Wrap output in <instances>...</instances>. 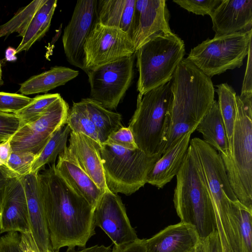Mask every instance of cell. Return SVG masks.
<instances>
[{
	"instance_id": "2",
	"label": "cell",
	"mask_w": 252,
	"mask_h": 252,
	"mask_svg": "<svg viewBox=\"0 0 252 252\" xmlns=\"http://www.w3.org/2000/svg\"><path fill=\"white\" fill-rule=\"evenodd\" d=\"M170 89L172 98L161 155L183 134L192 133L196 130L215 100V89L211 78L186 58L174 71Z\"/></svg>"
},
{
	"instance_id": "35",
	"label": "cell",
	"mask_w": 252,
	"mask_h": 252,
	"mask_svg": "<svg viewBox=\"0 0 252 252\" xmlns=\"http://www.w3.org/2000/svg\"><path fill=\"white\" fill-rule=\"evenodd\" d=\"M32 99L23 94L0 92V111L15 113L27 105Z\"/></svg>"
},
{
	"instance_id": "47",
	"label": "cell",
	"mask_w": 252,
	"mask_h": 252,
	"mask_svg": "<svg viewBox=\"0 0 252 252\" xmlns=\"http://www.w3.org/2000/svg\"><path fill=\"white\" fill-rule=\"evenodd\" d=\"M192 252H206L203 240H200Z\"/></svg>"
},
{
	"instance_id": "10",
	"label": "cell",
	"mask_w": 252,
	"mask_h": 252,
	"mask_svg": "<svg viewBox=\"0 0 252 252\" xmlns=\"http://www.w3.org/2000/svg\"><path fill=\"white\" fill-rule=\"evenodd\" d=\"M84 51L83 71L86 73L96 67L135 53L128 33L96 21L86 41Z\"/></svg>"
},
{
	"instance_id": "48",
	"label": "cell",
	"mask_w": 252,
	"mask_h": 252,
	"mask_svg": "<svg viewBox=\"0 0 252 252\" xmlns=\"http://www.w3.org/2000/svg\"><path fill=\"white\" fill-rule=\"evenodd\" d=\"M3 84V81L2 78V69H1V63L0 61V86Z\"/></svg>"
},
{
	"instance_id": "19",
	"label": "cell",
	"mask_w": 252,
	"mask_h": 252,
	"mask_svg": "<svg viewBox=\"0 0 252 252\" xmlns=\"http://www.w3.org/2000/svg\"><path fill=\"white\" fill-rule=\"evenodd\" d=\"M29 212L31 234L42 252L53 250L40 197L37 174L30 173L22 177Z\"/></svg>"
},
{
	"instance_id": "9",
	"label": "cell",
	"mask_w": 252,
	"mask_h": 252,
	"mask_svg": "<svg viewBox=\"0 0 252 252\" xmlns=\"http://www.w3.org/2000/svg\"><path fill=\"white\" fill-rule=\"evenodd\" d=\"M134 59L133 55L88 71L90 98L106 109H115L133 79Z\"/></svg>"
},
{
	"instance_id": "30",
	"label": "cell",
	"mask_w": 252,
	"mask_h": 252,
	"mask_svg": "<svg viewBox=\"0 0 252 252\" xmlns=\"http://www.w3.org/2000/svg\"><path fill=\"white\" fill-rule=\"evenodd\" d=\"M66 124L71 131L84 134L101 145L98 131L81 101L73 102Z\"/></svg>"
},
{
	"instance_id": "33",
	"label": "cell",
	"mask_w": 252,
	"mask_h": 252,
	"mask_svg": "<svg viewBox=\"0 0 252 252\" xmlns=\"http://www.w3.org/2000/svg\"><path fill=\"white\" fill-rule=\"evenodd\" d=\"M252 211L244 206L240 207V231L243 252H252Z\"/></svg>"
},
{
	"instance_id": "14",
	"label": "cell",
	"mask_w": 252,
	"mask_h": 252,
	"mask_svg": "<svg viewBox=\"0 0 252 252\" xmlns=\"http://www.w3.org/2000/svg\"><path fill=\"white\" fill-rule=\"evenodd\" d=\"M166 0H136L130 37L135 51L154 37L172 32Z\"/></svg>"
},
{
	"instance_id": "23",
	"label": "cell",
	"mask_w": 252,
	"mask_h": 252,
	"mask_svg": "<svg viewBox=\"0 0 252 252\" xmlns=\"http://www.w3.org/2000/svg\"><path fill=\"white\" fill-rule=\"evenodd\" d=\"M203 141L218 151L220 157L229 155L228 139L218 102L214 100L211 109L199 123L196 130Z\"/></svg>"
},
{
	"instance_id": "40",
	"label": "cell",
	"mask_w": 252,
	"mask_h": 252,
	"mask_svg": "<svg viewBox=\"0 0 252 252\" xmlns=\"http://www.w3.org/2000/svg\"><path fill=\"white\" fill-rule=\"evenodd\" d=\"M145 239H138L134 242L122 245H114L111 252H146L144 244Z\"/></svg>"
},
{
	"instance_id": "32",
	"label": "cell",
	"mask_w": 252,
	"mask_h": 252,
	"mask_svg": "<svg viewBox=\"0 0 252 252\" xmlns=\"http://www.w3.org/2000/svg\"><path fill=\"white\" fill-rule=\"evenodd\" d=\"M61 97L59 94L56 93L38 95L32 98L27 105L14 113L19 118L21 126L36 121Z\"/></svg>"
},
{
	"instance_id": "29",
	"label": "cell",
	"mask_w": 252,
	"mask_h": 252,
	"mask_svg": "<svg viewBox=\"0 0 252 252\" xmlns=\"http://www.w3.org/2000/svg\"><path fill=\"white\" fill-rule=\"evenodd\" d=\"M45 0H34L19 9L8 22L0 26V37L17 32L23 37L34 14Z\"/></svg>"
},
{
	"instance_id": "26",
	"label": "cell",
	"mask_w": 252,
	"mask_h": 252,
	"mask_svg": "<svg viewBox=\"0 0 252 252\" xmlns=\"http://www.w3.org/2000/svg\"><path fill=\"white\" fill-rule=\"evenodd\" d=\"M57 5L56 0H45L31 20L21 42L15 49L16 54L28 51L45 35L50 28Z\"/></svg>"
},
{
	"instance_id": "31",
	"label": "cell",
	"mask_w": 252,
	"mask_h": 252,
	"mask_svg": "<svg viewBox=\"0 0 252 252\" xmlns=\"http://www.w3.org/2000/svg\"><path fill=\"white\" fill-rule=\"evenodd\" d=\"M35 156L29 152H12L6 164L0 166V169L6 179L25 176L31 173Z\"/></svg>"
},
{
	"instance_id": "7",
	"label": "cell",
	"mask_w": 252,
	"mask_h": 252,
	"mask_svg": "<svg viewBox=\"0 0 252 252\" xmlns=\"http://www.w3.org/2000/svg\"><path fill=\"white\" fill-rule=\"evenodd\" d=\"M99 153L108 190L126 195L145 185L148 172L161 156H148L138 148L129 150L106 143L100 145Z\"/></svg>"
},
{
	"instance_id": "28",
	"label": "cell",
	"mask_w": 252,
	"mask_h": 252,
	"mask_svg": "<svg viewBox=\"0 0 252 252\" xmlns=\"http://www.w3.org/2000/svg\"><path fill=\"white\" fill-rule=\"evenodd\" d=\"M216 87L217 89L216 92L218 95L217 102L228 142L229 156L232 152L234 126L236 116L237 94L234 89L227 83H222Z\"/></svg>"
},
{
	"instance_id": "11",
	"label": "cell",
	"mask_w": 252,
	"mask_h": 252,
	"mask_svg": "<svg viewBox=\"0 0 252 252\" xmlns=\"http://www.w3.org/2000/svg\"><path fill=\"white\" fill-rule=\"evenodd\" d=\"M69 110L66 102L59 98L38 119L22 126L11 138L12 152L25 151L37 155L54 133L66 124Z\"/></svg>"
},
{
	"instance_id": "49",
	"label": "cell",
	"mask_w": 252,
	"mask_h": 252,
	"mask_svg": "<svg viewBox=\"0 0 252 252\" xmlns=\"http://www.w3.org/2000/svg\"><path fill=\"white\" fill-rule=\"evenodd\" d=\"M2 165V164L0 162V166Z\"/></svg>"
},
{
	"instance_id": "8",
	"label": "cell",
	"mask_w": 252,
	"mask_h": 252,
	"mask_svg": "<svg viewBox=\"0 0 252 252\" xmlns=\"http://www.w3.org/2000/svg\"><path fill=\"white\" fill-rule=\"evenodd\" d=\"M252 37V30L215 36L192 48L186 59L211 78L243 64Z\"/></svg>"
},
{
	"instance_id": "24",
	"label": "cell",
	"mask_w": 252,
	"mask_h": 252,
	"mask_svg": "<svg viewBox=\"0 0 252 252\" xmlns=\"http://www.w3.org/2000/svg\"><path fill=\"white\" fill-rule=\"evenodd\" d=\"M77 70L71 68L56 66L50 70L34 75L20 84L19 92L23 95H30L46 93L76 77Z\"/></svg>"
},
{
	"instance_id": "17",
	"label": "cell",
	"mask_w": 252,
	"mask_h": 252,
	"mask_svg": "<svg viewBox=\"0 0 252 252\" xmlns=\"http://www.w3.org/2000/svg\"><path fill=\"white\" fill-rule=\"evenodd\" d=\"M192 226L180 222L144 240L146 252H192L200 241Z\"/></svg>"
},
{
	"instance_id": "16",
	"label": "cell",
	"mask_w": 252,
	"mask_h": 252,
	"mask_svg": "<svg viewBox=\"0 0 252 252\" xmlns=\"http://www.w3.org/2000/svg\"><path fill=\"white\" fill-rule=\"evenodd\" d=\"M210 16L215 36L249 31L252 30V0H222Z\"/></svg>"
},
{
	"instance_id": "15",
	"label": "cell",
	"mask_w": 252,
	"mask_h": 252,
	"mask_svg": "<svg viewBox=\"0 0 252 252\" xmlns=\"http://www.w3.org/2000/svg\"><path fill=\"white\" fill-rule=\"evenodd\" d=\"M31 233L29 212L22 177L7 179L0 203V234Z\"/></svg>"
},
{
	"instance_id": "38",
	"label": "cell",
	"mask_w": 252,
	"mask_h": 252,
	"mask_svg": "<svg viewBox=\"0 0 252 252\" xmlns=\"http://www.w3.org/2000/svg\"><path fill=\"white\" fill-rule=\"evenodd\" d=\"M105 143L117 145L129 150L138 148L133 134L128 127L123 126L112 133Z\"/></svg>"
},
{
	"instance_id": "46",
	"label": "cell",
	"mask_w": 252,
	"mask_h": 252,
	"mask_svg": "<svg viewBox=\"0 0 252 252\" xmlns=\"http://www.w3.org/2000/svg\"><path fill=\"white\" fill-rule=\"evenodd\" d=\"M7 179L3 175L0 169V203L1 201V198L2 193L3 192L4 187L6 184Z\"/></svg>"
},
{
	"instance_id": "18",
	"label": "cell",
	"mask_w": 252,
	"mask_h": 252,
	"mask_svg": "<svg viewBox=\"0 0 252 252\" xmlns=\"http://www.w3.org/2000/svg\"><path fill=\"white\" fill-rule=\"evenodd\" d=\"M55 167L71 188L94 208L104 192L81 168L68 146L59 155Z\"/></svg>"
},
{
	"instance_id": "34",
	"label": "cell",
	"mask_w": 252,
	"mask_h": 252,
	"mask_svg": "<svg viewBox=\"0 0 252 252\" xmlns=\"http://www.w3.org/2000/svg\"><path fill=\"white\" fill-rule=\"evenodd\" d=\"M222 0H173L182 8L196 15L204 16L212 13Z\"/></svg>"
},
{
	"instance_id": "4",
	"label": "cell",
	"mask_w": 252,
	"mask_h": 252,
	"mask_svg": "<svg viewBox=\"0 0 252 252\" xmlns=\"http://www.w3.org/2000/svg\"><path fill=\"white\" fill-rule=\"evenodd\" d=\"M232 152L221 158L239 201L252 211V96L236 95Z\"/></svg>"
},
{
	"instance_id": "42",
	"label": "cell",
	"mask_w": 252,
	"mask_h": 252,
	"mask_svg": "<svg viewBox=\"0 0 252 252\" xmlns=\"http://www.w3.org/2000/svg\"><path fill=\"white\" fill-rule=\"evenodd\" d=\"M12 152L10 139L0 143V162L2 165L6 164Z\"/></svg>"
},
{
	"instance_id": "5",
	"label": "cell",
	"mask_w": 252,
	"mask_h": 252,
	"mask_svg": "<svg viewBox=\"0 0 252 252\" xmlns=\"http://www.w3.org/2000/svg\"><path fill=\"white\" fill-rule=\"evenodd\" d=\"M170 86L171 80L137 96L136 108L128 127L138 148L148 156L161 155L172 98Z\"/></svg>"
},
{
	"instance_id": "25",
	"label": "cell",
	"mask_w": 252,
	"mask_h": 252,
	"mask_svg": "<svg viewBox=\"0 0 252 252\" xmlns=\"http://www.w3.org/2000/svg\"><path fill=\"white\" fill-rule=\"evenodd\" d=\"M80 101L98 131L101 144L112 133L123 127L120 114L106 109L90 98H83Z\"/></svg>"
},
{
	"instance_id": "3",
	"label": "cell",
	"mask_w": 252,
	"mask_h": 252,
	"mask_svg": "<svg viewBox=\"0 0 252 252\" xmlns=\"http://www.w3.org/2000/svg\"><path fill=\"white\" fill-rule=\"evenodd\" d=\"M173 203L181 222L192 226L200 240L217 230L210 193L194 147L189 144L176 175Z\"/></svg>"
},
{
	"instance_id": "13",
	"label": "cell",
	"mask_w": 252,
	"mask_h": 252,
	"mask_svg": "<svg viewBox=\"0 0 252 252\" xmlns=\"http://www.w3.org/2000/svg\"><path fill=\"white\" fill-rule=\"evenodd\" d=\"M94 218L95 226L101 228L115 246L138 239L121 198L109 190L103 193L94 208Z\"/></svg>"
},
{
	"instance_id": "21",
	"label": "cell",
	"mask_w": 252,
	"mask_h": 252,
	"mask_svg": "<svg viewBox=\"0 0 252 252\" xmlns=\"http://www.w3.org/2000/svg\"><path fill=\"white\" fill-rule=\"evenodd\" d=\"M190 132L183 134L173 143L148 172L146 183L162 189L176 176L189 145Z\"/></svg>"
},
{
	"instance_id": "43",
	"label": "cell",
	"mask_w": 252,
	"mask_h": 252,
	"mask_svg": "<svg viewBox=\"0 0 252 252\" xmlns=\"http://www.w3.org/2000/svg\"><path fill=\"white\" fill-rule=\"evenodd\" d=\"M111 246L95 245L80 251H76L75 248H67L65 252H111Z\"/></svg>"
},
{
	"instance_id": "37",
	"label": "cell",
	"mask_w": 252,
	"mask_h": 252,
	"mask_svg": "<svg viewBox=\"0 0 252 252\" xmlns=\"http://www.w3.org/2000/svg\"><path fill=\"white\" fill-rule=\"evenodd\" d=\"M0 252H31L21 233L7 232L0 237Z\"/></svg>"
},
{
	"instance_id": "6",
	"label": "cell",
	"mask_w": 252,
	"mask_h": 252,
	"mask_svg": "<svg viewBox=\"0 0 252 252\" xmlns=\"http://www.w3.org/2000/svg\"><path fill=\"white\" fill-rule=\"evenodd\" d=\"M139 73L137 90L139 94L169 81L177 66L184 59V41L174 32L160 33L136 51Z\"/></svg>"
},
{
	"instance_id": "39",
	"label": "cell",
	"mask_w": 252,
	"mask_h": 252,
	"mask_svg": "<svg viewBox=\"0 0 252 252\" xmlns=\"http://www.w3.org/2000/svg\"><path fill=\"white\" fill-rule=\"evenodd\" d=\"M245 73L240 95L252 96V41L249 45Z\"/></svg>"
},
{
	"instance_id": "44",
	"label": "cell",
	"mask_w": 252,
	"mask_h": 252,
	"mask_svg": "<svg viewBox=\"0 0 252 252\" xmlns=\"http://www.w3.org/2000/svg\"><path fill=\"white\" fill-rule=\"evenodd\" d=\"M27 245L31 252H41L33 239L32 238H28L27 241ZM59 251H51L48 252H59Z\"/></svg>"
},
{
	"instance_id": "45",
	"label": "cell",
	"mask_w": 252,
	"mask_h": 252,
	"mask_svg": "<svg viewBox=\"0 0 252 252\" xmlns=\"http://www.w3.org/2000/svg\"><path fill=\"white\" fill-rule=\"evenodd\" d=\"M15 50L12 48H7L5 52V58L7 61H12L16 60Z\"/></svg>"
},
{
	"instance_id": "41",
	"label": "cell",
	"mask_w": 252,
	"mask_h": 252,
	"mask_svg": "<svg viewBox=\"0 0 252 252\" xmlns=\"http://www.w3.org/2000/svg\"><path fill=\"white\" fill-rule=\"evenodd\" d=\"M203 241L206 252H220V243L217 230Z\"/></svg>"
},
{
	"instance_id": "27",
	"label": "cell",
	"mask_w": 252,
	"mask_h": 252,
	"mask_svg": "<svg viewBox=\"0 0 252 252\" xmlns=\"http://www.w3.org/2000/svg\"><path fill=\"white\" fill-rule=\"evenodd\" d=\"M70 132V127L65 124L54 133L42 150L35 156L30 173L37 175L46 164L55 163L57 156L66 148Z\"/></svg>"
},
{
	"instance_id": "36",
	"label": "cell",
	"mask_w": 252,
	"mask_h": 252,
	"mask_svg": "<svg viewBox=\"0 0 252 252\" xmlns=\"http://www.w3.org/2000/svg\"><path fill=\"white\" fill-rule=\"evenodd\" d=\"M21 126V121L15 114L0 111V142L10 139Z\"/></svg>"
},
{
	"instance_id": "12",
	"label": "cell",
	"mask_w": 252,
	"mask_h": 252,
	"mask_svg": "<svg viewBox=\"0 0 252 252\" xmlns=\"http://www.w3.org/2000/svg\"><path fill=\"white\" fill-rule=\"evenodd\" d=\"M97 2L96 0L77 1L71 19L64 29L62 37L67 61L83 70L84 46L95 22Z\"/></svg>"
},
{
	"instance_id": "22",
	"label": "cell",
	"mask_w": 252,
	"mask_h": 252,
	"mask_svg": "<svg viewBox=\"0 0 252 252\" xmlns=\"http://www.w3.org/2000/svg\"><path fill=\"white\" fill-rule=\"evenodd\" d=\"M135 2L136 0H97L95 21L120 29L130 36Z\"/></svg>"
},
{
	"instance_id": "20",
	"label": "cell",
	"mask_w": 252,
	"mask_h": 252,
	"mask_svg": "<svg viewBox=\"0 0 252 252\" xmlns=\"http://www.w3.org/2000/svg\"><path fill=\"white\" fill-rule=\"evenodd\" d=\"M68 148L83 170L103 192L108 190L100 156V145L81 133L71 131Z\"/></svg>"
},
{
	"instance_id": "1",
	"label": "cell",
	"mask_w": 252,
	"mask_h": 252,
	"mask_svg": "<svg viewBox=\"0 0 252 252\" xmlns=\"http://www.w3.org/2000/svg\"><path fill=\"white\" fill-rule=\"evenodd\" d=\"M55 165L37 174L52 249L84 248L95 234L94 208L60 176Z\"/></svg>"
}]
</instances>
